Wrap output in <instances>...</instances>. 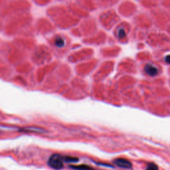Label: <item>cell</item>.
<instances>
[{"label": "cell", "mask_w": 170, "mask_h": 170, "mask_svg": "<svg viewBox=\"0 0 170 170\" xmlns=\"http://www.w3.org/2000/svg\"><path fill=\"white\" fill-rule=\"evenodd\" d=\"M64 156L60 154H54L51 156L48 160V165L54 169L59 170L63 168Z\"/></svg>", "instance_id": "obj_1"}, {"label": "cell", "mask_w": 170, "mask_h": 170, "mask_svg": "<svg viewBox=\"0 0 170 170\" xmlns=\"http://www.w3.org/2000/svg\"><path fill=\"white\" fill-rule=\"evenodd\" d=\"M144 71L148 76L150 77H155L157 74H158L159 71L157 67L154 65L153 64H147L146 65L144 66Z\"/></svg>", "instance_id": "obj_2"}, {"label": "cell", "mask_w": 170, "mask_h": 170, "mask_svg": "<svg viewBox=\"0 0 170 170\" xmlns=\"http://www.w3.org/2000/svg\"><path fill=\"white\" fill-rule=\"evenodd\" d=\"M114 163L115 165H116L117 166L123 169H131L132 167V163L130 162L129 160L126 159H116L114 161Z\"/></svg>", "instance_id": "obj_3"}, {"label": "cell", "mask_w": 170, "mask_h": 170, "mask_svg": "<svg viewBox=\"0 0 170 170\" xmlns=\"http://www.w3.org/2000/svg\"><path fill=\"white\" fill-rule=\"evenodd\" d=\"M54 43L57 48H63L65 46V40L61 36H58L54 39Z\"/></svg>", "instance_id": "obj_4"}, {"label": "cell", "mask_w": 170, "mask_h": 170, "mask_svg": "<svg viewBox=\"0 0 170 170\" xmlns=\"http://www.w3.org/2000/svg\"><path fill=\"white\" fill-rule=\"evenodd\" d=\"M71 168L77 170H93V168L87 165H80V166H71Z\"/></svg>", "instance_id": "obj_5"}, {"label": "cell", "mask_w": 170, "mask_h": 170, "mask_svg": "<svg viewBox=\"0 0 170 170\" xmlns=\"http://www.w3.org/2000/svg\"><path fill=\"white\" fill-rule=\"evenodd\" d=\"M64 161L66 162H77L78 158L71 156H64Z\"/></svg>", "instance_id": "obj_6"}, {"label": "cell", "mask_w": 170, "mask_h": 170, "mask_svg": "<svg viewBox=\"0 0 170 170\" xmlns=\"http://www.w3.org/2000/svg\"><path fill=\"white\" fill-rule=\"evenodd\" d=\"M126 36L125 30L124 29H120L118 31V37L119 39H123Z\"/></svg>", "instance_id": "obj_7"}, {"label": "cell", "mask_w": 170, "mask_h": 170, "mask_svg": "<svg viewBox=\"0 0 170 170\" xmlns=\"http://www.w3.org/2000/svg\"><path fill=\"white\" fill-rule=\"evenodd\" d=\"M145 170H159L158 167H157L156 164L154 163H150L149 164L147 167V168Z\"/></svg>", "instance_id": "obj_8"}, {"label": "cell", "mask_w": 170, "mask_h": 170, "mask_svg": "<svg viewBox=\"0 0 170 170\" xmlns=\"http://www.w3.org/2000/svg\"><path fill=\"white\" fill-rule=\"evenodd\" d=\"M165 61L166 63L170 65V54H167V55L165 57Z\"/></svg>", "instance_id": "obj_9"}]
</instances>
